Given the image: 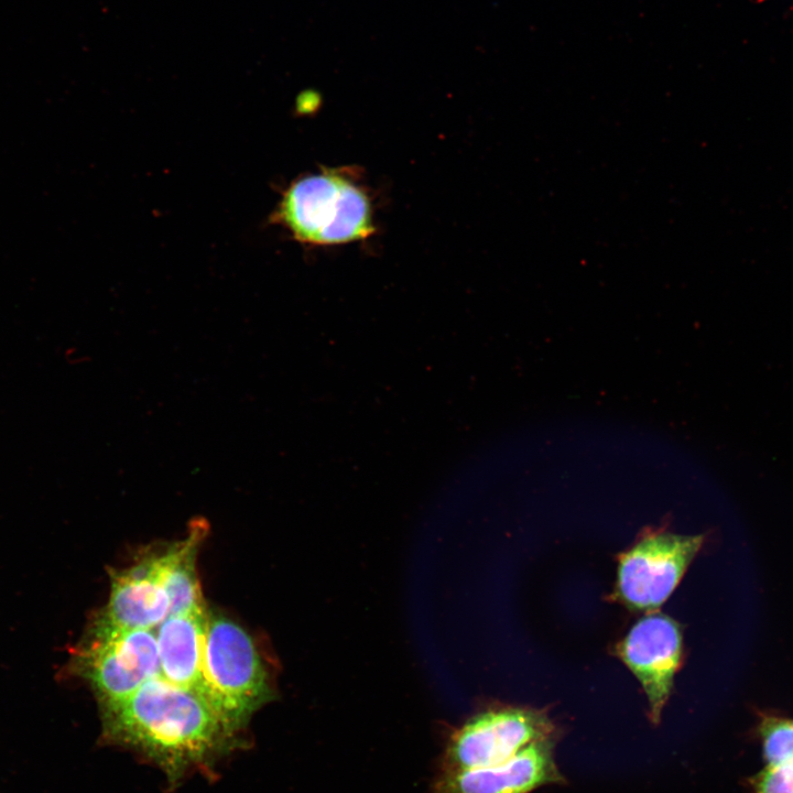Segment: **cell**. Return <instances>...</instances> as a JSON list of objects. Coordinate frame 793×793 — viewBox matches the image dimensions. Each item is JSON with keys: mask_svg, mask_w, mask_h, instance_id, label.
Segmentation results:
<instances>
[{"mask_svg": "<svg viewBox=\"0 0 793 793\" xmlns=\"http://www.w3.org/2000/svg\"><path fill=\"white\" fill-rule=\"evenodd\" d=\"M101 715L107 740L139 751L174 780L227 749L232 735L204 697L161 675Z\"/></svg>", "mask_w": 793, "mask_h": 793, "instance_id": "obj_1", "label": "cell"}, {"mask_svg": "<svg viewBox=\"0 0 793 793\" xmlns=\"http://www.w3.org/2000/svg\"><path fill=\"white\" fill-rule=\"evenodd\" d=\"M271 220L311 246L354 242L374 231L368 194L339 170H323L293 182Z\"/></svg>", "mask_w": 793, "mask_h": 793, "instance_id": "obj_2", "label": "cell"}, {"mask_svg": "<svg viewBox=\"0 0 793 793\" xmlns=\"http://www.w3.org/2000/svg\"><path fill=\"white\" fill-rule=\"evenodd\" d=\"M203 697L230 732L272 697L261 658L251 637L235 621L208 613Z\"/></svg>", "mask_w": 793, "mask_h": 793, "instance_id": "obj_3", "label": "cell"}, {"mask_svg": "<svg viewBox=\"0 0 793 793\" xmlns=\"http://www.w3.org/2000/svg\"><path fill=\"white\" fill-rule=\"evenodd\" d=\"M75 670L94 689L100 708L120 702L161 675L156 633L93 624L78 649Z\"/></svg>", "mask_w": 793, "mask_h": 793, "instance_id": "obj_4", "label": "cell"}, {"mask_svg": "<svg viewBox=\"0 0 793 793\" xmlns=\"http://www.w3.org/2000/svg\"><path fill=\"white\" fill-rule=\"evenodd\" d=\"M703 536L655 532L621 554L618 597L631 609L650 610L662 605L678 585L703 544Z\"/></svg>", "mask_w": 793, "mask_h": 793, "instance_id": "obj_5", "label": "cell"}, {"mask_svg": "<svg viewBox=\"0 0 793 793\" xmlns=\"http://www.w3.org/2000/svg\"><path fill=\"white\" fill-rule=\"evenodd\" d=\"M553 730L547 715L534 709L506 707L480 713L452 736L447 770L498 764L532 742L547 739Z\"/></svg>", "mask_w": 793, "mask_h": 793, "instance_id": "obj_6", "label": "cell"}, {"mask_svg": "<svg viewBox=\"0 0 793 793\" xmlns=\"http://www.w3.org/2000/svg\"><path fill=\"white\" fill-rule=\"evenodd\" d=\"M619 654L641 683L650 718L658 724L681 662L682 634L677 623L662 613L640 619L619 644Z\"/></svg>", "mask_w": 793, "mask_h": 793, "instance_id": "obj_7", "label": "cell"}, {"mask_svg": "<svg viewBox=\"0 0 793 793\" xmlns=\"http://www.w3.org/2000/svg\"><path fill=\"white\" fill-rule=\"evenodd\" d=\"M170 613L159 555L112 574L108 602L94 626L118 630H150Z\"/></svg>", "mask_w": 793, "mask_h": 793, "instance_id": "obj_8", "label": "cell"}, {"mask_svg": "<svg viewBox=\"0 0 793 793\" xmlns=\"http://www.w3.org/2000/svg\"><path fill=\"white\" fill-rule=\"evenodd\" d=\"M562 781L547 739L537 740L498 764L447 770L436 793H529Z\"/></svg>", "mask_w": 793, "mask_h": 793, "instance_id": "obj_9", "label": "cell"}, {"mask_svg": "<svg viewBox=\"0 0 793 793\" xmlns=\"http://www.w3.org/2000/svg\"><path fill=\"white\" fill-rule=\"evenodd\" d=\"M208 613L197 609L169 615L157 627L161 676L203 697V661Z\"/></svg>", "mask_w": 793, "mask_h": 793, "instance_id": "obj_10", "label": "cell"}, {"mask_svg": "<svg viewBox=\"0 0 793 793\" xmlns=\"http://www.w3.org/2000/svg\"><path fill=\"white\" fill-rule=\"evenodd\" d=\"M206 526L195 521L187 537L159 554L170 613L180 615L205 608L195 571L197 548Z\"/></svg>", "mask_w": 793, "mask_h": 793, "instance_id": "obj_11", "label": "cell"}, {"mask_svg": "<svg viewBox=\"0 0 793 793\" xmlns=\"http://www.w3.org/2000/svg\"><path fill=\"white\" fill-rule=\"evenodd\" d=\"M759 734L767 765L793 761V719L764 716Z\"/></svg>", "mask_w": 793, "mask_h": 793, "instance_id": "obj_12", "label": "cell"}, {"mask_svg": "<svg viewBox=\"0 0 793 793\" xmlns=\"http://www.w3.org/2000/svg\"><path fill=\"white\" fill-rule=\"evenodd\" d=\"M756 793H793V761L767 765L756 778Z\"/></svg>", "mask_w": 793, "mask_h": 793, "instance_id": "obj_13", "label": "cell"}]
</instances>
